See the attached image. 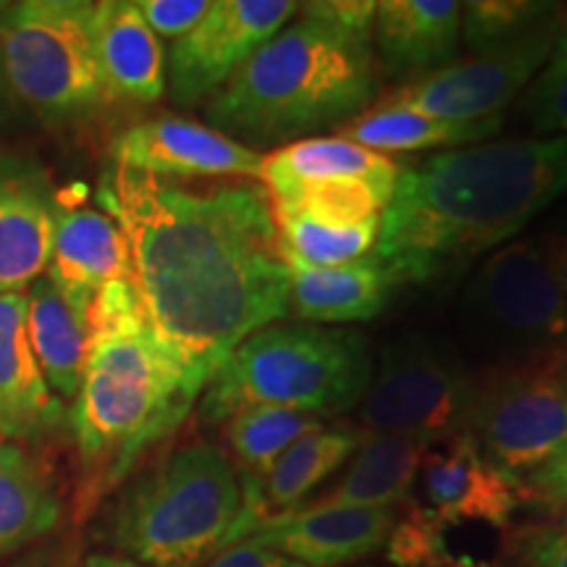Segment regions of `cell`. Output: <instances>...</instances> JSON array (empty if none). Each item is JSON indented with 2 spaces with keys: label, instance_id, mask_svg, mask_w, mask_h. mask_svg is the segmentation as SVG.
Returning a JSON list of instances; mask_svg holds the SVG:
<instances>
[{
  "label": "cell",
  "instance_id": "cell-1",
  "mask_svg": "<svg viewBox=\"0 0 567 567\" xmlns=\"http://www.w3.org/2000/svg\"><path fill=\"white\" fill-rule=\"evenodd\" d=\"M101 197L130 245L155 339L205 392L245 339L289 313L292 279L266 187H184L116 166Z\"/></svg>",
  "mask_w": 567,
  "mask_h": 567
},
{
  "label": "cell",
  "instance_id": "cell-2",
  "mask_svg": "<svg viewBox=\"0 0 567 567\" xmlns=\"http://www.w3.org/2000/svg\"><path fill=\"white\" fill-rule=\"evenodd\" d=\"M565 193L567 134L436 153L402 166L371 258L394 287L452 279Z\"/></svg>",
  "mask_w": 567,
  "mask_h": 567
},
{
  "label": "cell",
  "instance_id": "cell-3",
  "mask_svg": "<svg viewBox=\"0 0 567 567\" xmlns=\"http://www.w3.org/2000/svg\"><path fill=\"white\" fill-rule=\"evenodd\" d=\"M245 63L208 105V122L252 145L297 142L368 111L381 90L371 0H321ZM243 142V145H245Z\"/></svg>",
  "mask_w": 567,
  "mask_h": 567
},
{
  "label": "cell",
  "instance_id": "cell-4",
  "mask_svg": "<svg viewBox=\"0 0 567 567\" xmlns=\"http://www.w3.org/2000/svg\"><path fill=\"white\" fill-rule=\"evenodd\" d=\"M197 396L155 339L132 279L97 289L87 365L69 413L95 492L122 484L151 446L179 429Z\"/></svg>",
  "mask_w": 567,
  "mask_h": 567
},
{
  "label": "cell",
  "instance_id": "cell-5",
  "mask_svg": "<svg viewBox=\"0 0 567 567\" xmlns=\"http://www.w3.org/2000/svg\"><path fill=\"white\" fill-rule=\"evenodd\" d=\"M243 509L231 457L210 442H187L126 486L105 542L147 567H200L234 542Z\"/></svg>",
  "mask_w": 567,
  "mask_h": 567
},
{
  "label": "cell",
  "instance_id": "cell-6",
  "mask_svg": "<svg viewBox=\"0 0 567 567\" xmlns=\"http://www.w3.org/2000/svg\"><path fill=\"white\" fill-rule=\"evenodd\" d=\"M373 379L368 339L313 323L266 326L224 360L203 392V423H226L247 408L337 415L358 408Z\"/></svg>",
  "mask_w": 567,
  "mask_h": 567
},
{
  "label": "cell",
  "instance_id": "cell-7",
  "mask_svg": "<svg viewBox=\"0 0 567 567\" xmlns=\"http://www.w3.org/2000/svg\"><path fill=\"white\" fill-rule=\"evenodd\" d=\"M457 326L467 350L492 368L567 360V297L538 243L488 255L463 289Z\"/></svg>",
  "mask_w": 567,
  "mask_h": 567
},
{
  "label": "cell",
  "instance_id": "cell-8",
  "mask_svg": "<svg viewBox=\"0 0 567 567\" xmlns=\"http://www.w3.org/2000/svg\"><path fill=\"white\" fill-rule=\"evenodd\" d=\"M92 6L24 0L0 9V74L42 122L87 118L109 97L95 61Z\"/></svg>",
  "mask_w": 567,
  "mask_h": 567
},
{
  "label": "cell",
  "instance_id": "cell-9",
  "mask_svg": "<svg viewBox=\"0 0 567 567\" xmlns=\"http://www.w3.org/2000/svg\"><path fill=\"white\" fill-rule=\"evenodd\" d=\"M476 375L452 342L402 334L381 347L368 392L358 405L363 434L410 436L434 446L465 434Z\"/></svg>",
  "mask_w": 567,
  "mask_h": 567
},
{
  "label": "cell",
  "instance_id": "cell-10",
  "mask_svg": "<svg viewBox=\"0 0 567 567\" xmlns=\"http://www.w3.org/2000/svg\"><path fill=\"white\" fill-rule=\"evenodd\" d=\"M465 434L488 465L526 486L567 452V360L476 375Z\"/></svg>",
  "mask_w": 567,
  "mask_h": 567
},
{
  "label": "cell",
  "instance_id": "cell-11",
  "mask_svg": "<svg viewBox=\"0 0 567 567\" xmlns=\"http://www.w3.org/2000/svg\"><path fill=\"white\" fill-rule=\"evenodd\" d=\"M559 11L505 45L457 59L444 69L384 92L375 105L417 111L444 122H484L502 116V111L530 87L547 63L555 45Z\"/></svg>",
  "mask_w": 567,
  "mask_h": 567
},
{
  "label": "cell",
  "instance_id": "cell-12",
  "mask_svg": "<svg viewBox=\"0 0 567 567\" xmlns=\"http://www.w3.org/2000/svg\"><path fill=\"white\" fill-rule=\"evenodd\" d=\"M300 11L295 0H216L193 32L168 53L172 97L182 105L203 101L279 34Z\"/></svg>",
  "mask_w": 567,
  "mask_h": 567
},
{
  "label": "cell",
  "instance_id": "cell-13",
  "mask_svg": "<svg viewBox=\"0 0 567 567\" xmlns=\"http://www.w3.org/2000/svg\"><path fill=\"white\" fill-rule=\"evenodd\" d=\"M116 166L155 176V179H210L247 176L260 179L264 155L213 126L163 116L142 122L113 140Z\"/></svg>",
  "mask_w": 567,
  "mask_h": 567
},
{
  "label": "cell",
  "instance_id": "cell-14",
  "mask_svg": "<svg viewBox=\"0 0 567 567\" xmlns=\"http://www.w3.org/2000/svg\"><path fill=\"white\" fill-rule=\"evenodd\" d=\"M396 507L300 505L250 530L255 538L305 567H347L386 547Z\"/></svg>",
  "mask_w": 567,
  "mask_h": 567
},
{
  "label": "cell",
  "instance_id": "cell-15",
  "mask_svg": "<svg viewBox=\"0 0 567 567\" xmlns=\"http://www.w3.org/2000/svg\"><path fill=\"white\" fill-rule=\"evenodd\" d=\"M61 213L38 163L0 158V295L24 292L45 276Z\"/></svg>",
  "mask_w": 567,
  "mask_h": 567
},
{
  "label": "cell",
  "instance_id": "cell-16",
  "mask_svg": "<svg viewBox=\"0 0 567 567\" xmlns=\"http://www.w3.org/2000/svg\"><path fill=\"white\" fill-rule=\"evenodd\" d=\"M415 484L421 488L415 505L431 513L505 526H509L517 507L528 502L515 481L486 463L467 434L452 436L450 442L436 444V450H425Z\"/></svg>",
  "mask_w": 567,
  "mask_h": 567
},
{
  "label": "cell",
  "instance_id": "cell-17",
  "mask_svg": "<svg viewBox=\"0 0 567 567\" xmlns=\"http://www.w3.org/2000/svg\"><path fill=\"white\" fill-rule=\"evenodd\" d=\"M460 30L457 0H384L373 11V59L389 76L417 80L457 61Z\"/></svg>",
  "mask_w": 567,
  "mask_h": 567
},
{
  "label": "cell",
  "instance_id": "cell-18",
  "mask_svg": "<svg viewBox=\"0 0 567 567\" xmlns=\"http://www.w3.org/2000/svg\"><path fill=\"white\" fill-rule=\"evenodd\" d=\"M509 534L513 528L505 523L439 515L410 502L384 549L396 567H499Z\"/></svg>",
  "mask_w": 567,
  "mask_h": 567
},
{
  "label": "cell",
  "instance_id": "cell-19",
  "mask_svg": "<svg viewBox=\"0 0 567 567\" xmlns=\"http://www.w3.org/2000/svg\"><path fill=\"white\" fill-rule=\"evenodd\" d=\"M92 292L40 276L27 292V334L51 392L74 400L90 354Z\"/></svg>",
  "mask_w": 567,
  "mask_h": 567
},
{
  "label": "cell",
  "instance_id": "cell-20",
  "mask_svg": "<svg viewBox=\"0 0 567 567\" xmlns=\"http://www.w3.org/2000/svg\"><path fill=\"white\" fill-rule=\"evenodd\" d=\"M92 42L105 95L155 103L166 90V53L137 3L105 0L92 6Z\"/></svg>",
  "mask_w": 567,
  "mask_h": 567
},
{
  "label": "cell",
  "instance_id": "cell-21",
  "mask_svg": "<svg viewBox=\"0 0 567 567\" xmlns=\"http://www.w3.org/2000/svg\"><path fill=\"white\" fill-rule=\"evenodd\" d=\"M63 421L27 334V295H0V439H38Z\"/></svg>",
  "mask_w": 567,
  "mask_h": 567
},
{
  "label": "cell",
  "instance_id": "cell-22",
  "mask_svg": "<svg viewBox=\"0 0 567 567\" xmlns=\"http://www.w3.org/2000/svg\"><path fill=\"white\" fill-rule=\"evenodd\" d=\"M402 166L384 153L344 137H310L276 147L264 155L260 182L266 184L268 197H284L297 187L316 182L360 179L373 184L379 193L392 200Z\"/></svg>",
  "mask_w": 567,
  "mask_h": 567
},
{
  "label": "cell",
  "instance_id": "cell-23",
  "mask_svg": "<svg viewBox=\"0 0 567 567\" xmlns=\"http://www.w3.org/2000/svg\"><path fill=\"white\" fill-rule=\"evenodd\" d=\"M292 295L289 310L305 323H352L379 316L389 305L394 281L368 255L350 266L310 268L287 260Z\"/></svg>",
  "mask_w": 567,
  "mask_h": 567
},
{
  "label": "cell",
  "instance_id": "cell-24",
  "mask_svg": "<svg viewBox=\"0 0 567 567\" xmlns=\"http://www.w3.org/2000/svg\"><path fill=\"white\" fill-rule=\"evenodd\" d=\"M363 431L318 429L295 442L258 488H245V517L252 526L297 509L310 492L331 478L363 444Z\"/></svg>",
  "mask_w": 567,
  "mask_h": 567
},
{
  "label": "cell",
  "instance_id": "cell-25",
  "mask_svg": "<svg viewBox=\"0 0 567 567\" xmlns=\"http://www.w3.org/2000/svg\"><path fill=\"white\" fill-rule=\"evenodd\" d=\"M425 450L431 446L410 436L365 434L342 478L308 505L396 507L415 486Z\"/></svg>",
  "mask_w": 567,
  "mask_h": 567
},
{
  "label": "cell",
  "instance_id": "cell-26",
  "mask_svg": "<svg viewBox=\"0 0 567 567\" xmlns=\"http://www.w3.org/2000/svg\"><path fill=\"white\" fill-rule=\"evenodd\" d=\"M55 284L95 295L105 284L132 279L130 245L111 216L95 210L61 213L48 274Z\"/></svg>",
  "mask_w": 567,
  "mask_h": 567
},
{
  "label": "cell",
  "instance_id": "cell-27",
  "mask_svg": "<svg viewBox=\"0 0 567 567\" xmlns=\"http://www.w3.org/2000/svg\"><path fill=\"white\" fill-rule=\"evenodd\" d=\"M502 130V116L484 122H444L408 109H371L339 126L337 137H344L375 153H417L434 147H467L494 137Z\"/></svg>",
  "mask_w": 567,
  "mask_h": 567
},
{
  "label": "cell",
  "instance_id": "cell-28",
  "mask_svg": "<svg viewBox=\"0 0 567 567\" xmlns=\"http://www.w3.org/2000/svg\"><path fill=\"white\" fill-rule=\"evenodd\" d=\"M61 502L40 465L17 444L0 442V557L51 534Z\"/></svg>",
  "mask_w": 567,
  "mask_h": 567
},
{
  "label": "cell",
  "instance_id": "cell-29",
  "mask_svg": "<svg viewBox=\"0 0 567 567\" xmlns=\"http://www.w3.org/2000/svg\"><path fill=\"white\" fill-rule=\"evenodd\" d=\"M318 429H323V423L316 415L260 405L231 415L224 423V439L245 484L260 486L284 452Z\"/></svg>",
  "mask_w": 567,
  "mask_h": 567
},
{
  "label": "cell",
  "instance_id": "cell-30",
  "mask_svg": "<svg viewBox=\"0 0 567 567\" xmlns=\"http://www.w3.org/2000/svg\"><path fill=\"white\" fill-rule=\"evenodd\" d=\"M274 218L284 258L310 268L358 264L373 252L381 231V218L363 224H337L281 208H274Z\"/></svg>",
  "mask_w": 567,
  "mask_h": 567
},
{
  "label": "cell",
  "instance_id": "cell-31",
  "mask_svg": "<svg viewBox=\"0 0 567 567\" xmlns=\"http://www.w3.org/2000/svg\"><path fill=\"white\" fill-rule=\"evenodd\" d=\"M274 208L297 210L305 216L323 218L337 224H363L384 216L389 197L360 179L316 182L297 187L284 197H271Z\"/></svg>",
  "mask_w": 567,
  "mask_h": 567
},
{
  "label": "cell",
  "instance_id": "cell-32",
  "mask_svg": "<svg viewBox=\"0 0 567 567\" xmlns=\"http://www.w3.org/2000/svg\"><path fill=\"white\" fill-rule=\"evenodd\" d=\"M557 11L559 3H536V0H471L463 3L460 38L473 53L492 51L544 24Z\"/></svg>",
  "mask_w": 567,
  "mask_h": 567
},
{
  "label": "cell",
  "instance_id": "cell-33",
  "mask_svg": "<svg viewBox=\"0 0 567 567\" xmlns=\"http://www.w3.org/2000/svg\"><path fill=\"white\" fill-rule=\"evenodd\" d=\"M507 567H567V530L557 523H528L509 534Z\"/></svg>",
  "mask_w": 567,
  "mask_h": 567
},
{
  "label": "cell",
  "instance_id": "cell-34",
  "mask_svg": "<svg viewBox=\"0 0 567 567\" xmlns=\"http://www.w3.org/2000/svg\"><path fill=\"white\" fill-rule=\"evenodd\" d=\"M137 9L155 34L179 40L200 24L210 11V3L208 0H140Z\"/></svg>",
  "mask_w": 567,
  "mask_h": 567
},
{
  "label": "cell",
  "instance_id": "cell-35",
  "mask_svg": "<svg viewBox=\"0 0 567 567\" xmlns=\"http://www.w3.org/2000/svg\"><path fill=\"white\" fill-rule=\"evenodd\" d=\"M526 499L538 502L551 515V523L567 530V452L538 471L534 478L523 486Z\"/></svg>",
  "mask_w": 567,
  "mask_h": 567
},
{
  "label": "cell",
  "instance_id": "cell-36",
  "mask_svg": "<svg viewBox=\"0 0 567 567\" xmlns=\"http://www.w3.org/2000/svg\"><path fill=\"white\" fill-rule=\"evenodd\" d=\"M205 567H305L295 563L292 557L281 555L266 544H258L255 538H239L229 547L218 551Z\"/></svg>",
  "mask_w": 567,
  "mask_h": 567
},
{
  "label": "cell",
  "instance_id": "cell-37",
  "mask_svg": "<svg viewBox=\"0 0 567 567\" xmlns=\"http://www.w3.org/2000/svg\"><path fill=\"white\" fill-rule=\"evenodd\" d=\"M526 111L536 132L567 134V80L542 95L526 97Z\"/></svg>",
  "mask_w": 567,
  "mask_h": 567
},
{
  "label": "cell",
  "instance_id": "cell-38",
  "mask_svg": "<svg viewBox=\"0 0 567 567\" xmlns=\"http://www.w3.org/2000/svg\"><path fill=\"white\" fill-rule=\"evenodd\" d=\"M567 80V6H563L557 19V34H555V45H551V53L544 69L538 71V76L530 82L528 95L526 97H536L542 92H547L555 87V84Z\"/></svg>",
  "mask_w": 567,
  "mask_h": 567
},
{
  "label": "cell",
  "instance_id": "cell-39",
  "mask_svg": "<svg viewBox=\"0 0 567 567\" xmlns=\"http://www.w3.org/2000/svg\"><path fill=\"white\" fill-rule=\"evenodd\" d=\"M538 247H542L544 258H547L559 289H563V295L567 297V226H559V229L549 231L547 237L538 243Z\"/></svg>",
  "mask_w": 567,
  "mask_h": 567
},
{
  "label": "cell",
  "instance_id": "cell-40",
  "mask_svg": "<svg viewBox=\"0 0 567 567\" xmlns=\"http://www.w3.org/2000/svg\"><path fill=\"white\" fill-rule=\"evenodd\" d=\"M84 567H147V565H140L134 563V559L116 557V555H90L84 559Z\"/></svg>",
  "mask_w": 567,
  "mask_h": 567
},
{
  "label": "cell",
  "instance_id": "cell-41",
  "mask_svg": "<svg viewBox=\"0 0 567 567\" xmlns=\"http://www.w3.org/2000/svg\"><path fill=\"white\" fill-rule=\"evenodd\" d=\"M13 567H63V563H53V559L48 557H30L24 559V563H17Z\"/></svg>",
  "mask_w": 567,
  "mask_h": 567
},
{
  "label": "cell",
  "instance_id": "cell-42",
  "mask_svg": "<svg viewBox=\"0 0 567 567\" xmlns=\"http://www.w3.org/2000/svg\"><path fill=\"white\" fill-rule=\"evenodd\" d=\"M0 442H3V439H0Z\"/></svg>",
  "mask_w": 567,
  "mask_h": 567
}]
</instances>
